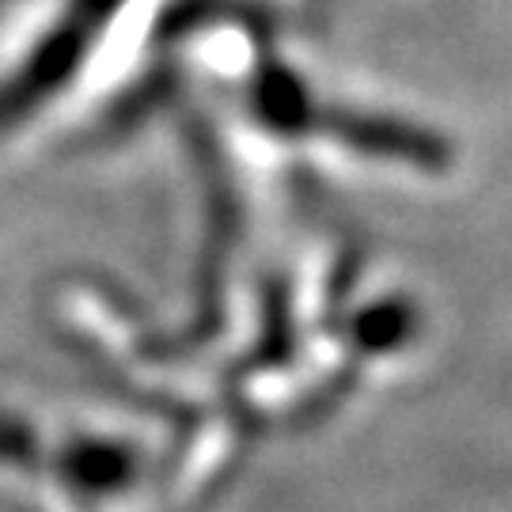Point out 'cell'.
Masks as SVG:
<instances>
[{"label":"cell","instance_id":"1","mask_svg":"<svg viewBox=\"0 0 512 512\" xmlns=\"http://www.w3.org/2000/svg\"><path fill=\"white\" fill-rule=\"evenodd\" d=\"M122 0H73V8L54 23V31L35 46L8 84H0V129L16 126L19 118L35 114L57 88H65L80 61L88 57L92 42L107 27Z\"/></svg>","mask_w":512,"mask_h":512},{"label":"cell","instance_id":"2","mask_svg":"<svg viewBox=\"0 0 512 512\" xmlns=\"http://www.w3.org/2000/svg\"><path fill=\"white\" fill-rule=\"evenodd\" d=\"M338 141L353 145L357 152L368 156H384V160H399V164H414L425 171H437L448 164V145L437 133L418 129L410 122H395V118H376V114H334L327 126Z\"/></svg>","mask_w":512,"mask_h":512},{"label":"cell","instance_id":"3","mask_svg":"<svg viewBox=\"0 0 512 512\" xmlns=\"http://www.w3.org/2000/svg\"><path fill=\"white\" fill-rule=\"evenodd\" d=\"M255 107L270 126L289 129V133L315 122V107H311L308 92H304L300 80H296L293 73H285V69H270V73L258 76Z\"/></svg>","mask_w":512,"mask_h":512},{"label":"cell","instance_id":"4","mask_svg":"<svg viewBox=\"0 0 512 512\" xmlns=\"http://www.w3.org/2000/svg\"><path fill=\"white\" fill-rule=\"evenodd\" d=\"M65 471L73 478L80 490H88V494H114V490H122L133 475V463L122 448H114V444H80L73 448V456L65 463Z\"/></svg>","mask_w":512,"mask_h":512},{"label":"cell","instance_id":"5","mask_svg":"<svg viewBox=\"0 0 512 512\" xmlns=\"http://www.w3.org/2000/svg\"><path fill=\"white\" fill-rule=\"evenodd\" d=\"M410 308L403 304H380V308H368L361 319H357V342L365 349H376V353H384V349H395L403 346L406 338H410Z\"/></svg>","mask_w":512,"mask_h":512}]
</instances>
